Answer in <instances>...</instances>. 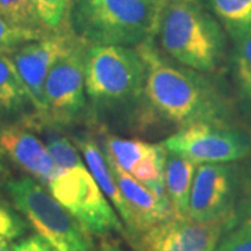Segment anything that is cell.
<instances>
[{"label":"cell","instance_id":"1","mask_svg":"<svg viewBox=\"0 0 251 251\" xmlns=\"http://www.w3.org/2000/svg\"><path fill=\"white\" fill-rule=\"evenodd\" d=\"M44 128V143L60 166L59 173L46 187L50 194L90 234L106 237L117 233L127 237L120 216L99 188L77 147L50 125Z\"/></svg>","mask_w":251,"mask_h":251},{"label":"cell","instance_id":"2","mask_svg":"<svg viewBox=\"0 0 251 251\" xmlns=\"http://www.w3.org/2000/svg\"><path fill=\"white\" fill-rule=\"evenodd\" d=\"M137 49L145 63L144 95L158 113L181 127L214 119L219 103L204 77L165 59L153 48L152 41Z\"/></svg>","mask_w":251,"mask_h":251},{"label":"cell","instance_id":"3","mask_svg":"<svg viewBox=\"0 0 251 251\" xmlns=\"http://www.w3.org/2000/svg\"><path fill=\"white\" fill-rule=\"evenodd\" d=\"M168 0H73L75 35L90 45L138 46L158 32Z\"/></svg>","mask_w":251,"mask_h":251},{"label":"cell","instance_id":"4","mask_svg":"<svg viewBox=\"0 0 251 251\" xmlns=\"http://www.w3.org/2000/svg\"><path fill=\"white\" fill-rule=\"evenodd\" d=\"M156 34L162 49L191 70L211 73L221 64L224 32L198 0H168Z\"/></svg>","mask_w":251,"mask_h":251},{"label":"cell","instance_id":"5","mask_svg":"<svg viewBox=\"0 0 251 251\" xmlns=\"http://www.w3.org/2000/svg\"><path fill=\"white\" fill-rule=\"evenodd\" d=\"M145 63L138 49L87 45L85 92L97 108L133 103L144 94Z\"/></svg>","mask_w":251,"mask_h":251},{"label":"cell","instance_id":"6","mask_svg":"<svg viewBox=\"0 0 251 251\" xmlns=\"http://www.w3.org/2000/svg\"><path fill=\"white\" fill-rule=\"evenodd\" d=\"M6 191L36 233L60 251H94L91 234L50 191L31 176L10 179Z\"/></svg>","mask_w":251,"mask_h":251},{"label":"cell","instance_id":"7","mask_svg":"<svg viewBox=\"0 0 251 251\" xmlns=\"http://www.w3.org/2000/svg\"><path fill=\"white\" fill-rule=\"evenodd\" d=\"M85 50L87 44L78 38L48 74L41 116L49 123H72L85 109Z\"/></svg>","mask_w":251,"mask_h":251},{"label":"cell","instance_id":"8","mask_svg":"<svg viewBox=\"0 0 251 251\" xmlns=\"http://www.w3.org/2000/svg\"><path fill=\"white\" fill-rule=\"evenodd\" d=\"M233 212L211 221L173 216L155 225L135 239V251H215L233 224Z\"/></svg>","mask_w":251,"mask_h":251},{"label":"cell","instance_id":"9","mask_svg":"<svg viewBox=\"0 0 251 251\" xmlns=\"http://www.w3.org/2000/svg\"><path fill=\"white\" fill-rule=\"evenodd\" d=\"M163 147L196 165L229 163L246 158L251 151V141L240 131L211 122H198L168 137Z\"/></svg>","mask_w":251,"mask_h":251},{"label":"cell","instance_id":"10","mask_svg":"<svg viewBox=\"0 0 251 251\" xmlns=\"http://www.w3.org/2000/svg\"><path fill=\"white\" fill-rule=\"evenodd\" d=\"M77 41V35L57 31L18 46L11 52L10 57L27 88L31 105L39 113L44 112V90L48 74L57 59Z\"/></svg>","mask_w":251,"mask_h":251},{"label":"cell","instance_id":"11","mask_svg":"<svg viewBox=\"0 0 251 251\" xmlns=\"http://www.w3.org/2000/svg\"><path fill=\"white\" fill-rule=\"evenodd\" d=\"M232 184L227 163L198 165L188 198V218L205 222L230 212Z\"/></svg>","mask_w":251,"mask_h":251},{"label":"cell","instance_id":"12","mask_svg":"<svg viewBox=\"0 0 251 251\" xmlns=\"http://www.w3.org/2000/svg\"><path fill=\"white\" fill-rule=\"evenodd\" d=\"M0 151L45 187L60 171L46 144L31 130L20 126L0 130Z\"/></svg>","mask_w":251,"mask_h":251},{"label":"cell","instance_id":"13","mask_svg":"<svg viewBox=\"0 0 251 251\" xmlns=\"http://www.w3.org/2000/svg\"><path fill=\"white\" fill-rule=\"evenodd\" d=\"M108 159L112 172L115 175L117 186L120 188L123 198L126 200L134 218V237L131 243L134 242L140 234L147 232L155 225L176 216L172 206L162 204L151 190H148L131 175L123 171L109 156Z\"/></svg>","mask_w":251,"mask_h":251},{"label":"cell","instance_id":"14","mask_svg":"<svg viewBox=\"0 0 251 251\" xmlns=\"http://www.w3.org/2000/svg\"><path fill=\"white\" fill-rule=\"evenodd\" d=\"M75 147L80 150L81 156L85 162L88 171L94 176L95 181L98 183L99 188L108 198L109 202L116 209L117 215L120 216L122 222L125 225L127 237L133 240L134 237V218L127 205L126 200L120 188L117 186L115 175L112 172L110 163L105 151L100 150L98 144L91 138L90 135H78L74 138Z\"/></svg>","mask_w":251,"mask_h":251},{"label":"cell","instance_id":"15","mask_svg":"<svg viewBox=\"0 0 251 251\" xmlns=\"http://www.w3.org/2000/svg\"><path fill=\"white\" fill-rule=\"evenodd\" d=\"M166 150V148H165ZM165 187L175 215L188 216V198L196 173V163L180 153L166 150L165 153Z\"/></svg>","mask_w":251,"mask_h":251},{"label":"cell","instance_id":"16","mask_svg":"<svg viewBox=\"0 0 251 251\" xmlns=\"http://www.w3.org/2000/svg\"><path fill=\"white\" fill-rule=\"evenodd\" d=\"M28 103H31L28 91L11 57L0 54V112H18Z\"/></svg>","mask_w":251,"mask_h":251},{"label":"cell","instance_id":"17","mask_svg":"<svg viewBox=\"0 0 251 251\" xmlns=\"http://www.w3.org/2000/svg\"><path fill=\"white\" fill-rule=\"evenodd\" d=\"M159 148L161 144H150L143 140H127L115 135L105 138V153L127 173L135 163L155 153Z\"/></svg>","mask_w":251,"mask_h":251},{"label":"cell","instance_id":"18","mask_svg":"<svg viewBox=\"0 0 251 251\" xmlns=\"http://www.w3.org/2000/svg\"><path fill=\"white\" fill-rule=\"evenodd\" d=\"M234 41V62L237 80L247 98L251 99V25L229 28Z\"/></svg>","mask_w":251,"mask_h":251},{"label":"cell","instance_id":"19","mask_svg":"<svg viewBox=\"0 0 251 251\" xmlns=\"http://www.w3.org/2000/svg\"><path fill=\"white\" fill-rule=\"evenodd\" d=\"M0 14L14 27L25 29L44 28L35 0H0Z\"/></svg>","mask_w":251,"mask_h":251},{"label":"cell","instance_id":"20","mask_svg":"<svg viewBox=\"0 0 251 251\" xmlns=\"http://www.w3.org/2000/svg\"><path fill=\"white\" fill-rule=\"evenodd\" d=\"M218 17L229 28L251 25V0H208Z\"/></svg>","mask_w":251,"mask_h":251},{"label":"cell","instance_id":"21","mask_svg":"<svg viewBox=\"0 0 251 251\" xmlns=\"http://www.w3.org/2000/svg\"><path fill=\"white\" fill-rule=\"evenodd\" d=\"M45 35V31L42 29H25V28L14 27L0 14V54L11 53L18 46L31 41H36Z\"/></svg>","mask_w":251,"mask_h":251},{"label":"cell","instance_id":"22","mask_svg":"<svg viewBox=\"0 0 251 251\" xmlns=\"http://www.w3.org/2000/svg\"><path fill=\"white\" fill-rule=\"evenodd\" d=\"M36 10L42 25L46 29L57 32L64 20L70 18L73 0H35Z\"/></svg>","mask_w":251,"mask_h":251},{"label":"cell","instance_id":"23","mask_svg":"<svg viewBox=\"0 0 251 251\" xmlns=\"http://www.w3.org/2000/svg\"><path fill=\"white\" fill-rule=\"evenodd\" d=\"M28 225L17 212L14 205H10L0 197V236L9 240L20 239L27 233Z\"/></svg>","mask_w":251,"mask_h":251},{"label":"cell","instance_id":"24","mask_svg":"<svg viewBox=\"0 0 251 251\" xmlns=\"http://www.w3.org/2000/svg\"><path fill=\"white\" fill-rule=\"evenodd\" d=\"M215 251H251V226L239 225L236 229H229Z\"/></svg>","mask_w":251,"mask_h":251},{"label":"cell","instance_id":"25","mask_svg":"<svg viewBox=\"0 0 251 251\" xmlns=\"http://www.w3.org/2000/svg\"><path fill=\"white\" fill-rule=\"evenodd\" d=\"M13 251H60L39 234H31L13 244Z\"/></svg>","mask_w":251,"mask_h":251},{"label":"cell","instance_id":"26","mask_svg":"<svg viewBox=\"0 0 251 251\" xmlns=\"http://www.w3.org/2000/svg\"><path fill=\"white\" fill-rule=\"evenodd\" d=\"M99 251H125L116 242L109 240L106 237H103V240L100 242L99 246Z\"/></svg>","mask_w":251,"mask_h":251},{"label":"cell","instance_id":"27","mask_svg":"<svg viewBox=\"0 0 251 251\" xmlns=\"http://www.w3.org/2000/svg\"><path fill=\"white\" fill-rule=\"evenodd\" d=\"M0 251H13V244H11V240L0 236Z\"/></svg>","mask_w":251,"mask_h":251},{"label":"cell","instance_id":"28","mask_svg":"<svg viewBox=\"0 0 251 251\" xmlns=\"http://www.w3.org/2000/svg\"><path fill=\"white\" fill-rule=\"evenodd\" d=\"M240 225H247V226H251V208L249 209V212L246 214V216L243 218V221L240 222Z\"/></svg>","mask_w":251,"mask_h":251},{"label":"cell","instance_id":"29","mask_svg":"<svg viewBox=\"0 0 251 251\" xmlns=\"http://www.w3.org/2000/svg\"><path fill=\"white\" fill-rule=\"evenodd\" d=\"M0 169H1V151H0Z\"/></svg>","mask_w":251,"mask_h":251}]
</instances>
